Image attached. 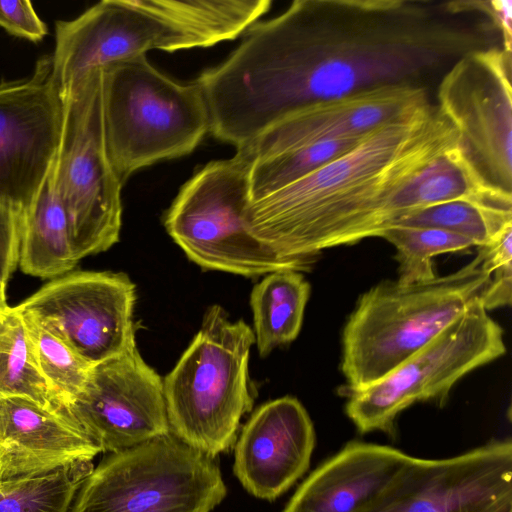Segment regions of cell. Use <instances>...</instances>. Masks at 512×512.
I'll list each match as a JSON object with an SVG mask.
<instances>
[{
  "label": "cell",
  "instance_id": "obj_1",
  "mask_svg": "<svg viewBox=\"0 0 512 512\" xmlns=\"http://www.w3.org/2000/svg\"><path fill=\"white\" fill-rule=\"evenodd\" d=\"M471 44L426 2L296 0L251 25L237 48L194 82L209 132L239 148L302 106L414 83Z\"/></svg>",
  "mask_w": 512,
  "mask_h": 512
},
{
  "label": "cell",
  "instance_id": "obj_2",
  "mask_svg": "<svg viewBox=\"0 0 512 512\" xmlns=\"http://www.w3.org/2000/svg\"><path fill=\"white\" fill-rule=\"evenodd\" d=\"M459 143L457 130L429 103L374 129L302 178L250 201L245 224L294 271H309L322 251L380 237L391 228L398 190Z\"/></svg>",
  "mask_w": 512,
  "mask_h": 512
},
{
  "label": "cell",
  "instance_id": "obj_3",
  "mask_svg": "<svg viewBox=\"0 0 512 512\" xmlns=\"http://www.w3.org/2000/svg\"><path fill=\"white\" fill-rule=\"evenodd\" d=\"M477 255L444 276L413 283L383 281L363 293L342 335L345 390L375 383L436 338L489 286Z\"/></svg>",
  "mask_w": 512,
  "mask_h": 512
},
{
  "label": "cell",
  "instance_id": "obj_4",
  "mask_svg": "<svg viewBox=\"0 0 512 512\" xmlns=\"http://www.w3.org/2000/svg\"><path fill=\"white\" fill-rule=\"evenodd\" d=\"M254 332L210 306L190 345L163 380L170 433L214 458L235 446L253 395L248 362Z\"/></svg>",
  "mask_w": 512,
  "mask_h": 512
},
{
  "label": "cell",
  "instance_id": "obj_5",
  "mask_svg": "<svg viewBox=\"0 0 512 512\" xmlns=\"http://www.w3.org/2000/svg\"><path fill=\"white\" fill-rule=\"evenodd\" d=\"M102 68L107 154L124 185L137 170L190 154L209 132V115L195 82L180 83L140 55Z\"/></svg>",
  "mask_w": 512,
  "mask_h": 512
},
{
  "label": "cell",
  "instance_id": "obj_6",
  "mask_svg": "<svg viewBox=\"0 0 512 512\" xmlns=\"http://www.w3.org/2000/svg\"><path fill=\"white\" fill-rule=\"evenodd\" d=\"M210 161L180 188L164 226L186 256L207 270L246 277L293 270L247 228L251 159L246 147Z\"/></svg>",
  "mask_w": 512,
  "mask_h": 512
},
{
  "label": "cell",
  "instance_id": "obj_7",
  "mask_svg": "<svg viewBox=\"0 0 512 512\" xmlns=\"http://www.w3.org/2000/svg\"><path fill=\"white\" fill-rule=\"evenodd\" d=\"M227 494L214 459L168 433L110 453L70 512H211Z\"/></svg>",
  "mask_w": 512,
  "mask_h": 512
},
{
  "label": "cell",
  "instance_id": "obj_8",
  "mask_svg": "<svg viewBox=\"0 0 512 512\" xmlns=\"http://www.w3.org/2000/svg\"><path fill=\"white\" fill-rule=\"evenodd\" d=\"M64 120L56 159V185L78 260L119 241L121 190L107 154L102 68L87 71L63 93Z\"/></svg>",
  "mask_w": 512,
  "mask_h": 512
},
{
  "label": "cell",
  "instance_id": "obj_9",
  "mask_svg": "<svg viewBox=\"0 0 512 512\" xmlns=\"http://www.w3.org/2000/svg\"><path fill=\"white\" fill-rule=\"evenodd\" d=\"M506 352L504 332L480 299L436 338L387 375L360 390H343L345 412L361 433L395 434L397 416L417 402L443 404L465 375Z\"/></svg>",
  "mask_w": 512,
  "mask_h": 512
},
{
  "label": "cell",
  "instance_id": "obj_10",
  "mask_svg": "<svg viewBox=\"0 0 512 512\" xmlns=\"http://www.w3.org/2000/svg\"><path fill=\"white\" fill-rule=\"evenodd\" d=\"M512 53L466 52L443 75L436 105L464 153L491 185L512 192Z\"/></svg>",
  "mask_w": 512,
  "mask_h": 512
},
{
  "label": "cell",
  "instance_id": "obj_11",
  "mask_svg": "<svg viewBox=\"0 0 512 512\" xmlns=\"http://www.w3.org/2000/svg\"><path fill=\"white\" fill-rule=\"evenodd\" d=\"M63 120L51 56L39 59L31 75L0 82V207L19 220L55 164Z\"/></svg>",
  "mask_w": 512,
  "mask_h": 512
},
{
  "label": "cell",
  "instance_id": "obj_12",
  "mask_svg": "<svg viewBox=\"0 0 512 512\" xmlns=\"http://www.w3.org/2000/svg\"><path fill=\"white\" fill-rule=\"evenodd\" d=\"M359 512H512V441L449 458L412 456Z\"/></svg>",
  "mask_w": 512,
  "mask_h": 512
},
{
  "label": "cell",
  "instance_id": "obj_13",
  "mask_svg": "<svg viewBox=\"0 0 512 512\" xmlns=\"http://www.w3.org/2000/svg\"><path fill=\"white\" fill-rule=\"evenodd\" d=\"M135 301V285L125 273L75 271L54 278L16 308L94 366L136 344Z\"/></svg>",
  "mask_w": 512,
  "mask_h": 512
},
{
  "label": "cell",
  "instance_id": "obj_14",
  "mask_svg": "<svg viewBox=\"0 0 512 512\" xmlns=\"http://www.w3.org/2000/svg\"><path fill=\"white\" fill-rule=\"evenodd\" d=\"M66 412L102 452H120L170 433L163 380L136 344L94 365Z\"/></svg>",
  "mask_w": 512,
  "mask_h": 512
},
{
  "label": "cell",
  "instance_id": "obj_15",
  "mask_svg": "<svg viewBox=\"0 0 512 512\" xmlns=\"http://www.w3.org/2000/svg\"><path fill=\"white\" fill-rule=\"evenodd\" d=\"M429 103L426 88L416 83L373 87L302 106L242 147L251 163L271 161L325 141L364 136Z\"/></svg>",
  "mask_w": 512,
  "mask_h": 512
},
{
  "label": "cell",
  "instance_id": "obj_16",
  "mask_svg": "<svg viewBox=\"0 0 512 512\" xmlns=\"http://www.w3.org/2000/svg\"><path fill=\"white\" fill-rule=\"evenodd\" d=\"M168 29L130 0H103L72 20L55 23L52 74L61 94L92 68L167 52Z\"/></svg>",
  "mask_w": 512,
  "mask_h": 512
},
{
  "label": "cell",
  "instance_id": "obj_17",
  "mask_svg": "<svg viewBox=\"0 0 512 512\" xmlns=\"http://www.w3.org/2000/svg\"><path fill=\"white\" fill-rule=\"evenodd\" d=\"M315 441L297 398L271 400L253 412L236 440L234 473L250 494L274 500L308 470Z\"/></svg>",
  "mask_w": 512,
  "mask_h": 512
},
{
  "label": "cell",
  "instance_id": "obj_18",
  "mask_svg": "<svg viewBox=\"0 0 512 512\" xmlns=\"http://www.w3.org/2000/svg\"><path fill=\"white\" fill-rule=\"evenodd\" d=\"M102 452L71 417L24 397L0 396V482L43 475Z\"/></svg>",
  "mask_w": 512,
  "mask_h": 512
},
{
  "label": "cell",
  "instance_id": "obj_19",
  "mask_svg": "<svg viewBox=\"0 0 512 512\" xmlns=\"http://www.w3.org/2000/svg\"><path fill=\"white\" fill-rule=\"evenodd\" d=\"M411 457L391 446L350 441L309 474L283 512H359Z\"/></svg>",
  "mask_w": 512,
  "mask_h": 512
},
{
  "label": "cell",
  "instance_id": "obj_20",
  "mask_svg": "<svg viewBox=\"0 0 512 512\" xmlns=\"http://www.w3.org/2000/svg\"><path fill=\"white\" fill-rule=\"evenodd\" d=\"M170 33L167 52L233 40L267 13L270 0H130Z\"/></svg>",
  "mask_w": 512,
  "mask_h": 512
},
{
  "label": "cell",
  "instance_id": "obj_21",
  "mask_svg": "<svg viewBox=\"0 0 512 512\" xmlns=\"http://www.w3.org/2000/svg\"><path fill=\"white\" fill-rule=\"evenodd\" d=\"M455 200L512 209V193L489 184L459 143L416 172L398 190L392 203L393 226L412 211Z\"/></svg>",
  "mask_w": 512,
  "mask_h": 512
},
{
  "label": "cell",
  "instance_id": "obj_22",
  "mask_svg": "<svg viewBox=\"0 0 512 512\" xmlns=\"http://www.w3.org/2000/svg\"><path fill=\"white\" fill-rule=\"evenodd\" d=\"M78 262L57 190L55 161L35 203L20 220L18 265L28 275L54 279Z\"/></svg>",
  "mask_w": 512,
  "mask_h": 512
},
{
  "label": "cell",
  "instance_id": "obj_23",
  "mask_svg": "<svg viewBox=\"0 0 512 512\" xmlns=\"http://www.w3.org/2000/svg\"><path fill=\"white\" fill-rule=\"evenodd\" d=\"M310 284L301 272L266 274L250 294L254 336L261 357L295 340L301 330Z\"/></svg>",
  "mask_w": 512,
  "mask_h": 512
},
{
  "label": "cell",
  "instance_id": "obj_24",
  "mask_svg": "<svg viewBox=\"0 0 512 512\" xmlns=\"http://www.w3.org/2000/svg\"><path fill=\"white\" fill-rule=\"evenodd\" d=\"M0 396L28 398L67 415L37 365L21 312L8 304L0 307Z\"/></svg>",
  "mask_w": 512,
  "mask_h": 512
},
{
  "label": "cell",
  "instance_id": "obj_25",
  "mask_svg": "<svg viewBox=\"0 0 512 512\" xmlns=\"http://www.w3.org/2000/svg\"><path fill=\"white\" fill-rule=\"evenodd\" d=\"M394 226L442 229L482 247L512 227V209L473 200H455L412 211Z\"/></svg>",
  "mask_w": 512,
  "mask_h": 512
},
{
  "label": "cell",
  "instance_id": "obj_26",
  "mask_svg": "<svg viewBox=\"0 0 512 512\" xmlns=\"http://www.w3.org/2000/svg\"><path fill=\"white\" fill-rule=\"evenodd\" d=\"M93 469L92 461L79 462L43 475L0 482V512H70Z\"/></svg>",
  "mask_w": 512,
  "mask_h": 512
},
{
  "label": "cell",
  "instance_id": "obj_27",
  "mask_svg": "<svg viewBox=\"0 0 512 512\" xmlns=\"http://www.w3.org/2000/svg\"><path fill=\"white\" fill-rule=\"evenodd\" d=\"M20 312L37 365L66 411L84 388L93 366L33 315Z\"/></svg>",
  "mask_w": 512,
  "mask_h": 512
},
{
  "label": "cell",
  "instance_id": "obj_28",
  "mask_svg": "<svg viewBox=\"0 0 512 512\" xmlns=\"http://www.w3.org/2000/svg\"><path fill=\"white\" fill-rule=\"evenodd\" d=\"M380 238L396 249L398 281L413 284L435 278L433 259L446 254L468 250L474 244L458 234L436 228L394 226L384 231Z\"/></svg>",
  "mask_w": 512,
  "mask_h": 512
},
{
  "label": "cell",
  "instance_id": "obj_29",
  "mask_svg": "<svg viewBox=\"0 0 512 512\" xmlns=\"http://www.w3.org/2000/svg\"><path fill=\"white\" fill-rule=\"evenodd\" d=\"M0 27L32 42L41 41L48 33L45 22L28 0H0Z\"/></svg>",
  "mask_w": 512,
  "mask_h": 512
},
{
  "label": "cell",
  "instance_id": "obj_30",
  "mask_svg": "<svg viewBox=\"0 0 512 512\" xmlns=\"http://www.w3.org/2000/svg\"><path fill=\"white\" fill-rule=\"evenodd\" d=\"M20 220L0 207V301L6 302V287L18 265Z\"/></svg>",
  "mask_w": 512,
  "mask_h": 512
},
{
  "label": "cell",
  "instance_id": "obj_31",
  "mask_svg": "<svg viewBox=\"0 0 512 512\" xmlns=\"http://www.w3.org/2000/svg\"><path fill=\"white\" fill-rule=\"evenodd\" d=\"M446 7L452 14L479 10L488 15L502 34V48L512 53V1H452L446 2Z\"/></svg>",
  "mask_w": 512,
  "mask_h": 512
},
{
  "label": "cell",
  "instance_id": "obj_32",
  "mask_svg": "<svg viewBox=\"0 0 512 512\" xmlns=\"http://www.w3.org/2000/svg\"><path fill=\"white\" fill-rule=\"evenodd\" d=\"M5 304H7V302H5V303L0 302V307L5 305Z\"/></svg>",
  "mask_w": 512,
  "mask_h": 512
}]
</instances>
